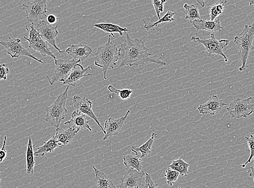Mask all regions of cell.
<instances>
[{"instance_id": "ab89813d", "label": "cell", "mask_w": 254, "mask_h": 188, "mask_svg": "<svg viewBox=\"0 0 254 188\" xmlns=\"http://www.w3.org/2000/svg\"><path fill=\"white\" fill-rule=\"evenodd\" d=\"M197 2L200 4V5H201V6L202 7H204L205 6V3L204 1H197Z\"/></svg>"}, {"instance_id": "4fadbf2b", "label": "cell", "mask_w": 254, "mask_h": 188, "mask_svg": "<svg viewBox=\"0 0 254 188\" xmlns=\"http://www.w3.org/2000/svg\"><path fill=\"white\" fill-rule=\"evenodd\" d=\"M145 176L143 172H138L133 169H129L128 172L121 178L120 188H139Z\"/></svg>"}, {"instance_id": "4316f807", "label": "cell", "mask_w": 254, "mask_h": 188, "mask_svg": "<svg viewBox=\"0 0 254 188\" xmlns=\"http://www.w3.org/2000/svg\"><path fill=\"white\" fill-rule=\"evenodd\" d=\"M27 173L28 175H33L35 166L34 155L33 148L32 139L29 137L26 152Z\"/></svg>"}, {"instance_id": "277c9868", "label": "cell", "mask_w": 254, "mask_h": 188, "mask_svg": "<svg viewBox=\"0 0 254 188\" xmlns=\"http://www.w3.org/2000/svg\"><path fill=\"white\" fill-rule=\"evenodd\" d=\"M68 85L65 90L57 98L56 101L49 107L46 108L47 113L46 118L43 119L51 123L56 128L60 126L61 123L65 119V114L67 112L65 105L68 99Z\"/></svg>"}, {"instance_id": "8d00e7d4", "label": "cell", "mask_w": 254, "mask_h": 188, "mask_svg": "<svg viewBox=\"0 0 254 188\" xmlns=\"http://www.w3.org/2000/svg\"><path fill=\"white\" fill-rule=\"evenodd\" d=\"M4 138L2 148L0 149V163H2L7 156V152L5 149V144H6L7 137L4 136Z\"/></svg>"}, {"instance_id": "7a4b0ae2", "label": "cell", "mask_w": 254, "mask_h": 188, "mask_svg": "<svg viewBox=\"0 0 254 188\" xmlns=\"http://www.w3.org/2000/svg\"><path fill=\"white\" fill-rule=\"evenodd\" d=\"M111 35H109L108 43L99 47L94 57V64L102 68L105 80L108 69H114L119 60V51L116 45L111 42Z\"/></svg>"}, {"instance_id": "3957f363", "label": "cell", "mask_w": 254, "mask_h": 188, "mask_svg": "<svg viewBox=\"0 0 254 188\" xmlns=\"http://www.w3.org/2000/svg\"><path fill=\"white\" fill-rule=\"evenodd\" d=\"M254 24L245 25L243 31L234 38V43L237 46L241 61V66L239 68L240 71H244L249 67L247 61L251 52L254 50Z\"/></svg>"}, {"instance_id": "2e32d148", "label": "cell", "mask_w": 254, "mask_h": 188, "mask_svg": "<svg viewBox=\"0 0 254 188\" xmlns=\"http://www.w3.org/2000/svg\"><path fill=\"white\" fill-rule=\"evenodd\" d=\"M87 116L82 114L79 112L74 111L71 115V119L64 122V125H68L69 128L73 129L76 133H78L82 129H87L90 132L92 131V128L88 125Z\"/></svg>"}, {"instance_id": "836d02e7", "label": "cell", "mask_w": 254, "mask_h": 188, "mask_svg": "<svg viewBox=\"0 0 254 188\" xmlns=\"http://www.w3.org/2000/svg\"><path fill=\"white\" fill-rule=\"evenodd\" d=\"M167 2V1H162V0H160V1H155V0L152 1V5L155 8L156 15L159 20L161 18L160 13L163 12L164 3Z\"/></svg>"}, {"instance_id": "8fae6325", "label": "cell", "mask_w": 254, "mask_h": 188, "mask_svg": "<svg viewBox=\"0 0 254 188\" xmlns=\"http://www.w3.org/2000/svg\"><path fill=\"white\" fill-rule=\"evenodd\" d=\"M33 26L38 31L41 37L47 43L51 44L59 52V54H62L63 52L58 48L56 44V38L58 34L57 26L50 25L46 19L40 22L37 25Z\"/></svg>"}, {"instance_id": "ffe728a7", "label": "cell", "mask_w": 254, "mask_h": 188, "mask_svg": "<svg viewBox=\"0 0 254 188\" xmlns=\"http://www.w3.org/2000/svg\"><path fill=\"white\" fill-rule=\"evenodd\" d=\"M76 133H77L70 128H57L54 137L58 144L62 148L71 142Z\"/></svg>"}, {"instance_id": "60d3db41", "label": "cell", "mask_w": 254, "mask_h": 188, "mask_svg": "<svg viewBox=\"0 0 254 188\" xmlns=\"http://www.w3.org/2000/svg\"><path fill=\"white\" fill-rule=\"evenodd\" d=\"M254 2L253 1L250 2V5H251H251H253L254 4Z\"/></svg>"}, {"instance_id": "603a6c76", "label": "cell", "mask_w": 254, "mask_h": 188, "mask_svg": "<svg viewBox=\"0 0 254 188\" xmlns=\"http://www.w3.org/2000/svg\"><path fill=\"white\" fill-rule=\"evenodd\" d=\"M157 134L156 133H152L151 137L144 144L141 146H133L131 147V150L137 155L138 152H140V158L147 156L150 153L152 149V146L154 142L155 139L157 137Z\"/></svg>"}, {"instance_id": "74e56055", "label": "cell", "mask_w": 254, "mask_h": 188, "mask_svg": "<svg viewBox=\"0 0 254 188\" xmlns=\"http://www.w3.org/2000/svg\"><path fill=\"white\" fill-rule=\"evenodd\" d=\"M58 17L53 14L49 15L48 16H47L46 20L48 22L50 25H52L55 24L58 20Z\"/></svg>"}, {"instance_id": "7402d4cb", "label": "cell", "mask_w": 254, "mask_h": 188, "mask_svg": "<svg viewBox=\"0 0 254 188\" xmlns=\"http://www.w3.org/2000/svg\"><path fill=\"white\" fill-rule=\"evenodd\" d=\"M94 26L101 29L105 33H109L110 35L113 38H115L114 33H119L121 36H123V33H127L129 30L127 28H123L119 25L113 24L111 23H100L94 24Z\"/></svg>"}, {"instance_id": "7c38bea8", "label": "cell", "mask_w": 254, "mask_h": 188, "mask_svg": "<svg viewBox=\"0 0 254 188\" xmlns=\"http://www.w3.org/2000/svg\"><path fill=\"white\" fill-rule=\"evenodd\" d=\"M73 106L76 111L84 114L87 117H90L91 119L95 122L100 128H101L103 132L105 134L104 128L100 124L97 117L94 114L92 110V103L90 100L86 98H81L78 95H75L72 99Z\"/></svg>"}, {"instance_id": "d6a6232c", "label": "cell", "mask_w": 254, "mask_h": 188, "mask_svg": "<svg viewBox=\"0 0 254 188\" xmlns=\"http://www.w3.org/2000/svg\"><path fill=\"white\" fill-rule=\"evenodd\" d=\"M245 138L247 140L248 147H249L250 156L247 161L244 164H242L241 166L242 168H245L248 163L251 162V161L254 157V137L253 134H251L250 137H246Z\"/></svg>"}, {"instance_id": "f546056e", "label": "cell", "mask_w": 254, "mask_h": 188, "mask_svg": "<svg viewBox=\"0 0 254 188\" xmlns=\"http://www.w3.org/2000/svg\"><path fill=\"white\" fill-rule=\"evenodd\" d=\"M227 2V1H220L210 7L209 9V20L214 21L216 19V17L223 13L224 8H225V4Z\"/></svg>"}, {"instance_id": "8992f818", "label": "cell", "mask_w": 254, "mask_h": 188, "mask_svg": "<svg viewBox=\"0 0 254 188\" xmlns=\"http://www.w3.org/2000/svg\"><path fill=\"white\" fill-rule=\"evenodd\" d=\"M46 0H35L22 4V8L26 11L28 22L31 23L33 26H36L46 19Z\"/></svg>"}, {"instance_id": "9c48e42d", "label": "cell", "mask_w": 254, "mask_h": 188, "mask_svg": "<svg viewBox=\"0 0 254 188\" xmlns=\"http://www.w3.org/2000/svg\"><path fill=\"white\" fill-rule=\"evenodd\" d=\"M20 39L14 38L9 36L6 41H0V45L4 46L7 54L12 58H19L20 56H26L33 59L41 63L43 62L28 52L21 44Z\"/></svg>"}, {"instance_id": "e0dca14e", "label": "cell", "mask_w": 254, "mask_h": 188, "mask_svg": "<svg viewBox=\"0 0 254 188\" xmlns=\"http://www.w3.org/2000/svg\"><path fill=\"white\" fill-rule=\"evenodd\" d=\"M92 67L93 64H91L90 66L87 68H84L79 63L76 64L71 70V71H70L67 79L63 84L75 87L76 84H77L78 82L82 78L92 75V74L88 73L85 74L88 70L91 69Z\"/></svg>"}, {"instance_id": "cb8c5ba5", "label": "cell", "mask_w": 254, "mask_h": 188, "mask_svg": "<svg viewBox=\"0 0 254 188\" xmlns=\"http://www.w3.org/2000/svg\"><path fill=\"white\" fill-rule=\"evenodd\" d=\"M124 165L128 168H131L141 172L142 168V159L138 154L135 155H128L123 157Z\"/></svg>"}, {"instance_id": "e575fe53", "label": "cell", "mask_w": 254, "mask_h": 188, "mask_svg": "<svg viewBox=\"0 0 254 188\" xmlns=\"http://www.w3.org/2000/svg\"><path fill=\"white\" fill-rule=\"evenodd\" d=\"M145 184L143 188H158V185L153 181L148 173H145Z\"/></svg>"}, {"instance_id": "9a60e30c", "label": "cell", "mask_w": 254, "mask_h": 188, "mask_svg": "<svg viewBox=\"0 0 254 188\" xmlns=\"http://www.w3.org/2000/svg\"><path fill=\"white\" fill-rule=\"evenodd\" d=\"M131 109L127 111L125 116L121 117L119 119H114L109 118L105 121L104 130L105 132L103 140H105L109 138L116 136L120 132L124 122H125L127 117L130 113Z\"/></svg>"}, {"instance_id": "d4e9b609", "label": "cell", "mask_w": 254, "mask_h": 188, "mask_svg": "<svg viewBox=\"0 0 254 188\" xmlns=\"http://www.w3.org/2000/svg\"><path fill=\"white\" fill-rule=\"evenodd\" d=\"M57 148H60L54 136L52 137L43 145L38 147V150L34 153V156H44L49 152H52Z\"/></svg>"}, {"instance_id": "ac0fdd59", "label": "cell", "mask_w": 254, "mask_h": 188, "mask_svg": "<svg viewBox=\"0 0 254 188\" xmlns=\"http://www.w3.org/2000/svg\"><path fill=\"white\" fill-rule=\"evenodd\" d=\"M66 52L73 57V60L81 62L91 55L92 49L90 47L83 44L69 45Z\"/></svg>"}, {"instance_id": "5b68a950", "label": "cell", "mask_w": 254, "mask_h": 188, "mask_svg": "<svg viewBox=\"0 0 254 188\" xmlns=\"http://www.w3.org/2000/svg\"><path fill=\"white\" fill-rule=\"evenodd\" d=\"M192 42L197 44L204 46L205 50L208 53V57L215 55L221 56L224 59V61L228 62V58L224 55L223 49L229 44V40L222 39L217 40L214 33H211L209 38L201 39L198 37L193 36L191 39Z\"/></svg>"}, {"instance_id": "b9f144b4", "label": "cell", "mask_w": 254, "mask_h": 188, "mask_svg": "<svg viewBox=\"0 0 254 188\" xmlns=\"http://www.w3.org/2000/svg\"><path fill=\"white\" fill-rule=\"evenodd\" d=\"M177 188H181L180 187H176Z\"/></svg>"}, {"instance_id": "4dcf8cb0", "label": "cell", "mask_w": 254, "mask_h": 188, "mask_svg": "<svg viewBox=\"0 0 254 188\" xmlns=\"http://www.w3.org/2000/svg\"><path fill=\"white\" fill-rule=\"evenodd\" d=\"M108 90L111 93H116V95L123 100H127L131 97L133 90L131 89L118 90L113 86L109 85Z\"/></svg>"}, {"instance_id": "30bf717a", "label": "cell", "mask_w": 254, "mask_h": 188, "mask_svg": "<svg viewBox=\"0 0 254 188\" xmlns=\"http://www.w3.org/2000/svg\"><path fill=\"white\" fill-rule=\"evenodd\" d=\"M79 63L74 60H63L61 59L57 60L55 61L56 68L54 74H53L51 78H49L48 75L46 77L48 78L51 85H52L57 81H60L64 83L65 81L70 74V71L75 65Z\"/></svg>"}, {"instance_id": "d590c367", "label": "cell", "mask_w": 254, "mask_h": 188, "mask_svg": "<svg viewBox=\"0 0 254 188\" xmlns=\"http://www.w3.org/2000/svg\"><path fill=\"white\" fill-rule=\"evenodd\" d=\"M9 73V69L6 64H0V80H6Z\"/></svg>"}, {"instance_id": "ba28073f", "label": "cell", "mask_w": 254, "mask_h": 188, "mask_svg": "<svg viewBox=\"0 0 254 188\" xmlns=\"http://www.w3.org/2000/svg\"><path fill=\"white\" fill-rule=\"evenodd\" d=\"M253 98L246 99L238 98L230 103L227 110L233 118L240 119L242 117L247 118L251 115L254 111L253 104L250 103Z\"/></svg>"}, {"instance_id": "d6986e66", "label": "cell", "mask_w": 254, "mask_h": 188, "mask_svg": "<svg viewBox=\"0 0 254 188\" xmlns=\"http://www.w3.org/2000/svg\"><path fill=\"white\" fill-rule=\"evenodd\" d=\"M191 24L197 31L202 30L212 33V32H221L224 29L221 26L219 19H215L214 21L209 19L193 21L191 22Z\"/></svg>"}, {"instance_id": "83f0119b", "label": "cell", "mask_w": 254, "mask_h": 188, "mask_svg": "<svg viewBox=\"0 0 254 188\" xmlns=\"http://www.w3.org/2000/svg\"><path fill=\"white\" fill-rule=\"evenodd\" d=\"M177 12H173L171 11H168L166 14H165L163 17H161L160 19H159L158 21L153 23H149V24H147L146 23L144 19H143V21L144 23V28L147 31L155 30V28L156 27H158L159 24H161L162 23L164 22H171L174 21L175 19L174 18V16L176 14Z\"/></svg>"}, {"instance_id": "44dd1931", "label": "cell", "mask_w": 254, "mask_h": 188, "mask_svg": "<svg viewBox=\"0 0 254 188\" xmlns=\"http://www.w3.org/2000/svg\"><path fill=\"white\" fill-rule=\"evenodd\" d=\"M93 168L95 174L94 181L96 182L97 188H117L107 175L94 166H93Z\"/></svg>"}, {"instance_id": "52a82bcc", "label": "cell", "mask_w": 254, "mask_h": 188, "mask_svg": "<svg viewBox=\"0 0 254 188\" xmlns=\"http://www.w3.org/2000/svg\"><path fill=\"white\" fill-rule=\"evenodd\" d=\"M30 30H29L27 27H26V30L29 33V38L23 37V38L26 39L28 43L29 48L39 52L43 58L49 56L52 57L55 61H56L57 59L49 48L48 44L41 37L40 34L33 25L30 26Z\"/></svg>"}, {"instance_id": "6da1fadb", "label": "cell", "mask_w": 254, "mask_h": 188, "mask_svg": "<svg viewBox=\"0 0 254 188\" xmlns=\"http://www.w3.org/2000/svg\"><path fill=\"white\" fill-rule=\"evenodd\" d=\"M127 39L120 46L119 51V60L122 62L119 67L129 66H139L150 63H155L159 65H166V63L160 59H155L151 57L149 52L150 49L146 48L143 40L139 39H132L127 33Z\"/></svg>"}, {"instance_id": "1f68e13d", "label": "cell", "mask_w": 254, "mask_h": 188, "mask_svg": "<svg viewBox=\"0 0 254 188\" xmlns=\"http://www.w3.org/2000/svg\"><path fill=\"white\" fill-rule=\"evenodd\" d=\"M180 176L179 173L169 168H167L164 174V176L167 179V184L171 187L174 185L175 182L178 180Z\"/></svg>"}, {"instance_id": "5bb4252c", "label": "cell", "mask_w": 254, "mask_h": 188, "mask_svg": "<svg viewBox=\"0 0 254 188\" xmlns=\"http://www.w3.org/2000/svg\"><path fill=\"white\" fill-rule=\"evenodd\" d=\"M228 104L224 103L222 99L218 98L216 96H212L208 102L200 104L197 108V110L200 114H209L214 116L223 109Z\"/></svg>"}, {"instance_id": "484cf974", "label": "cell", "mask_w": 254, "mask_h": 188, "mask_svg": "<svg viewBox=\"0 0 254 188\" xmlns=\"http://www.w3.org/2000/svg\"><path fill=\"white\" fill-rule=\"evenodd\" d=\"M183 7L185 8V19L188 20L191 23L193 21L202 20L196 5L186 3L183 5Z\"/></svg>"}, {"instance_id": "f35d334b", "label": "cell", "mask_w": 254, "mask_h": 188, "mask_svg": "<svg viewBox=\"0 0 254 188\" xmlns=\"http://www.w3.org/2000/svg\"><path fill=\"white\" fill-rule=\"evenodd\" d=\"M251 173L250 174L249 176L250 177L254 179V161L252 162V167H251Z\"/></svg>"}, {"instance_id": "7bdbcfd3", "label": "cell", "mask_w": 254, "mask_h": 188, "mask_svg": "<svg viewBox=\"0 0 254 188\" xmlns=\"http://www.w3.org/2000/svg\"><path fill=\"white\" fill-rule=\"evenodd\" d=\"M0 182H1V179H0Z\"/></svg>"}, {"instance_id": "f1b7e54d", "label": "cell", "mask_w": 254, "mask_h": 188, "mask_svg": "<svg viewBox=\"0 0 254 188\" xmlns=\"http://www.w3.org/2000/svg\"><path fill=\"white\" fill-rule=\"evenodd\" d=\"M190 164L183 161L181 158L179 159L173 160L172 163L168 168L175 170L179 173L182 176H187L189 174L188 168Z\"/></svg>"}]
</instances>
